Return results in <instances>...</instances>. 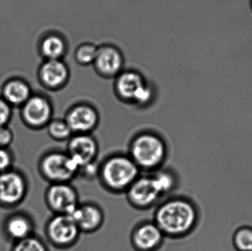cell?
Returning <instances> with one entry per match:
<instances>
[{
	"instance_id": "obj_1",
	"label": "cell",
	"mask_w": 252,
	"mask_h": 251,
	"mask_svg": "<svg viewBox=\"0 0 252 251\" xmlns=\"http://www.w3.org/2000/svg\"><path fill=\"white\" fill-rule=\"evenodd\" d=\"M200 220L198 206L188 197H176L159 205L154 222L164 236L180 239L189 235L196 228Z\"/></svg>"
},
{
	"instance_id": "obj_2",
	"label": "cell",
	"mask_w": 252,
	"mask_h": 251,
	"mask_svg": "<svg viewBox=\"0 0 252 251\" xmlns=\"http://www.w3.org/2000/svg\"><path fill=\"white\" fill-rule=\"evenodd\" d=\"M129 156L140 170L154 172L165 162L167 147L164 140L152 131H143L132 139Z\"/></svg>"
},
{
	"instance_id": "obj_3",
	"label": "cell",
	"mask_w": 252,
	"mask_h": 251,
	"mask_svg": "<svg viewBox=\"0 0 252 251\" xmlns=\"http://www.w3.org/2000/svg\"><path fill=\"white\" fill-rule=\"evenodd\" d=\"M141 170L128 155L115 154L99 166L97 176L102 184L112 193H126L140 175Z\"/></svg>"
},
{
	"instance_id": "obj_4",
	"label": "cell",
	"mask_w": 252,
	"mask_h": 251,
	"mask_svg": "<svg viewBox=\"0 0 252 251\" xmlns=\"http://www.w3.org/2000/svg\"><path fill=\"white\" fill-rule=\"evenodd\" d=\"M38 167L41 177L50 184L71 183L79 172V168L66 151L60 150L43 155Z\"/></svg>"
},
{
	"instance_id": "obj_5",
	"label": "cell",
	"mask_w": 252,
	"mask_h": 251,
	"mask_svg": "<svg viewBox=\"0 0 252 251\" xmlns=\"http://www.w3.org/2000/svg\"><path fill=\"white\" fill-rule=\"evenodd\" d=\"M81 232L69 215H53L47 221L45 235L49 243L57 249H66L78 242Z\"/></svg>"
},
{
	"instance_id": "obj_6",
	"label": "cell",
	"mask_w": 252,
	"mask_h": 251,
	"mask_svg": "<svg viewBox=\"0 0 252 251\" xmlns=\"http://www.w3.org/2000/svg\"><path fill=\"white\" fill-rule=\"evenodd\" d=\"M28 181L20 171L11 169L0 173V206L11 209L25 200Z\"/></svg>"
},
{
	"instance_id": "obj_7",
	"label": "cell",
	"mask_w": 252,
	"mask_h": 251,
	"mask_svg": "<svg viewBox=\"0 0 252 251\" xmlns=\"http://www.w3.org/2000/svg\"><path fill=\"white\" fill-rule=\"evenodd\" d=\"M46 204L54 215H70L80 204L79 195L70 183L50 184L44 195Z\"/></svg>"
},
{
	"instance_id": "obj_8",
	"label": "cell",
	"mask_w": 252,
	"mask_h": 251,
	"mask_svg": "<svg viewBox=\"0 0 252 251\" xmlns=\"http://www.w3.org/2000/svg\"><path fill=\"white\" fill-rule=\"evenodd\" d=\"M20 116L24 125L31 129L45 128L53 119V105L44 96L32 94L21 107Z\"/></svg>"
},
{
	"instance_id": "obj_9",
	"label": "cell",
	"mask_w": 252,
	"mask_h": 251,
	"mask_svg": "<svg viewBox=\"0 0 252 251\" xmlns=\"http://www.w3.org/2000/svg\"><path fill=\"white\" fill-rule=\"evenodd\" d=\"M126 193L129 203L138 209H149L162 197L151 174L139 175Z\"/></svg>"
},
{
	"instance_id": "obj_10",
	"label": "cell",
	"mask_w": 252,
	"mask_h": 251,
	"mask_svg": "<svg viewBox=\"0 0 252 251\" xmlns=\"http://www.w3.org/2000/svg\"><path fill=\"white\" fill-rule=\"evenodd\" d=\"M98 151V143L90 134H73L67 141L66 153L79 170L95 162Z\"/></svg>"
},
{
	"instance_id": "obj_11",
	"label": "cell",
	"mask_w": 252,
	"mask_h": 251,
	"mask_svg": "<svg viewBox=\"0 0 252 251\" xmlns=\"http://www.w3.org/2000/svg\"><path fill=\"white\" fill-rule=\"evenodd\" d=\"M64 119L73 134H91L98 125L100 116L94 106L83 103L72 106Z\"/></svg>"
},
{
	"instance_id": "obj_12",
	"label": "cell",
	"mask_w": 252,
	"mask_h": 251,
	"mask_svg": "<svg viewBox=\"0 0 252 251\" xmlns=\"http://www.w3.org/2000/svg\"><path fill=\"white\" fill-rule=\"evenodd\" d=\"M165 236L158 225L144 222L135 227L130 236L132 246L136 251H157L162 246Z\"/></svg>"
},
{
	"instance_id": "obj_13",
	"label": "cell",
	"mask_w": 252,
	"mask_h": 251,
	"mask_svg": "<svg viewBox=\"0 0 252 251\" xmlns=\"http://www.w3.org/2000/svg\"><path fill=\"white\" fill-rule=\"evenodd\" d=\"M124 58L121 50L110 44L98 47L94 60V69L101 77L116 78L124 69Z\"/></svg>"
},
{
	"instance_id": "obj_14",
	"label": "cell",
	"mask_w": 252,
	"mask_h": 251,
	"mask_svg": "<svg viewBox=\"0 0 252 251\" xmlns=\"http://www.w3.org/2000/svg\"><path fill=\"white\" fill-rule=\"evenodd\" d=\"M81 233L91 234L100 229L104 222V213L93 203H81L70 214Z\"/></svg>"
},
{
	"instance_id": "obj_15",
	"label": "cell",
	"mask_w": 252,
	"mask_h": 251,
	"mask_svg": "<svg viewBox=\"0 0 252 251\" xmlns=\"http://www.w3.org/2000/svg\"><path fill=\"white\" fill-rule=\"evenodd\" d=\"M69 69L62 60H46L38 71L42 85L53 91L63 88L69 79Z\"/></svg>"
},
{
	"instance_id": "obj_16",
	"label": "cell",
	"mask_w": 252,
	"mask_h": 251,
	"mask_svg": "<svg viewBox=\"0 0 252 251\" xmlns=\"http://www.w3.org/2000/svg\"><path fill=\"white\" fill-rule=\"evenodd\" d=\"M146 84L144 77L134 70L122 71L116 77L115 92L120 100L133 104L136 94Z\"/></svg>"
},
{
	"instance_id": "obj_17",
	"label": "cell",
	"mask_w": 252,
	"mask_h": 251,
	"mask_svg": "<svg viewBox=\"0 0 252 251\" xmlns=\"http://www.w3.org/2000/svg\"><path fill=\"white\" fill-rule=\"evenodd\" d=\"M3 230L6 237L16 243L33 235V221L28 214L16 212L6 218Z\"/></svg>"
},
{
	"instance_id": "obj_18",
	"label": "cell",
	"mask_w": 252,
	"mask_h": 251,
	"mask_svg": "<svg viewBox=\"0 0 252 251\" xmlns=\"http://www.w3.org/2000/svg\"><path fill=\"white\" fill-rule=\"evenodd\" d=\"M28 83L21 79H13L5 83L2 88V98L13 107H22L31 97Z\"/></svg>"
},
{
	"instance_id": "obj_19",
	"label": "cell",
	"mask_w": 252,
	"mask_h": 251,
	"mask_svg": "<svg viewBox=\"0 0 252 251\" xmlns=\"http://www.w3.org/2000/svg\"><path fill=\"white\" fill-rule=\"evenodd\" d=\"M40 50L46 60H62L66 53L67 44L62 35L49 34L41 41Z\"/></svg>"
},
{
	"instance_id": "obj_20",
	"label": "cell",
	"mask_w": 252,
	"mask_h": 251,
	"mask_svg": "<svg viewBox=\"0 0 252 251\" xmlns=\"http://www.w3.org/2000/svg\"><path fill=\"white\" fill-rule=\"evenodd\" d=\"M151 175L156 187L162 197L171 193L177 187V177L172 171L158 169L153 172Z\"/></svg>"
},
{
	"instance_id": "obj_21",
	"label": "cell",
	"mask_w": 252,
	"mask_h": 251,
	"mask_svg": "<svg viewBox=\"0 0 252 251\" xmlns=\"http://www.w3.org/2000/svg\"><path fill=\"white\" fill-rule=\"evenodd\" d=\"M45 128L47 134L53 139L58 141H68L73 133L64 119H52Z\"/></svg>"
},
{
	"instance_id": "obj_22",
	"label": "cell",
	"mask_w": 252,
	"mask_h": 251,
	"mask_svg": "<svg viewBox=\"0 0 252 251\" xmlns=\"http://www.w3.org/2000/svg\"><path fill=\"white\" fill-rule=\"evenodd\" d=\"M232 244L237 251H252V226L242 225L235 230Z\"/></svg>"
},
{
	"instance_id": "obj_23",
	"label": "cell",
	"mask_w": 252,
	"mask_h": 251,
	"mask_svg": "<svg viewBox=\"0 0 252 251\" xmlns=\"http://www.w3.org/2000/svg\"><path fill=\"white\" fill-rule=\"evenodd\" d=\"M98 47L93 43H84L78 46L75 53V60L79 64L84 66L93 65Z\"/></svg>"
},
{
	"instance_id": "obj_24",
	"label": "cell",
	"mask_w": 252,
	"mask_h": 251,
	"mask_svg": "<svg viewBox=\"0 0 252 251\" xmlns=\"http://www.w3.org/2000/svg\"><path fill=\"white\" fill-rule=\"evenodd\" d=\"M11 251H49L46 243L39 237L32 235L13 243Z\"/></svg>"
},
{
	"instance_id": "obj_25",
	"label": "cell",
	"mask_w": 252,
	"mask_h": 251,
	"mask_svg": "<svg viewBox=\"0 0 252 251\" xmlns=\"http://www.w3.org/2000/svg\"><path fill=\"white\" fill-rule=\"evenodd\" d=\"M154 97V89L151 85L145 84L136 94L133 104L139 107H145L148 106L152 102Z\"/></svg>"
},
{
	"instance_id": "obj_26",
	"label": "cell",
	"mask_w": 252,
	"mask_h": 251,
	"mask_svg": "<svg viewBox=\"0 0 252 251\" xmlns=\"http://www.w3.org/2000/svg\"><path fill=\"white\" fill-rule=\"evenodd\" d=\"M14 157L9 148L0 147V173L13 169Z\"/></svg>"
},
{
	"instance_id": "obj_27",
	"label": "cell",
	"mask_w": 252,
	"mask_h": 251,
	"mask_svg": "<svg viewBox=\"0 0 252 251\" xmlns=\"http://www.w3.org/2000/svg\"><path fill=\"white\" fill-rule=\"evenodd\" d=\"M12 118V107L0 97V127L6 126Z\"/></svg>"
},
{
	"instance_id": "obj_28",
	"label": "cell",
	"mask_w": 252,
	"mask_h": 251,
	"mask_svg": "<svg viewBox=\"0 0 252 251\" xmlns=\"http://www.w3.org/2000/svg\"><path fill=\"white\" fill-rule=\"evenodd\" d=\"M14 139L13 131L6 126L0 127V147L9 148Z\"/></svg>"
},
{
	"instance_id": "obj_29",
	"label": "cell",
	"mask_w": 252,
	"mask_h": 251,
	"mask_svg": "<svg viewBox=\"0 0 252 251\" xmlns=\"http://www.w3.org/2000/svg\"><path fill=\"white\" fill-rule=\"evenodd\" d=\"M251 6H252V0H251Z\"/></svg>"
}]
</instances>
